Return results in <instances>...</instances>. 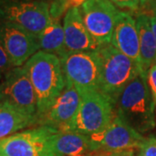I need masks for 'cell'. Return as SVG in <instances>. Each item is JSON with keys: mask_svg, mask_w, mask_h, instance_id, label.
Masks as SVG:
<instances>
[{"mask_svg": "<svg viewBox=\"0 0 156 156\" xmlns=\"http://www.w3.org/2000/svg\"><path fill=\"white\" fill-rule=\"evenodd\" d=\"M138 156H156V138L147 137L145 138L143 142L139 147Z\"/></svg>", "mask_w": 156, "mask_h": 156, "instance_id": "cell-20", "label": "cell"}, {"mask_svg": "<svg viewBox=\"0 0 156 156\" xmlns=\"http://www.w3.org/2000/svg\"><path fill=\"white\" fill-rule=\"evenodd\" d=\"M74 8L71 0H53L50 4V15L51 20L59 21L60 17L67 11Z\"/></svg>", "mask_w": 156, "mask_h": 156, "instance_id": "cell-19", "label": "cell"}, {"mask_svg": "<svg viewBox=\"0 0 156 156\" xmlns=\"http://www.w3.org/2000/svg\"><path fill=\"white\" fill-rule=\"evenodd\" d=\"M0 20L39 37L51 22L50 4L39 0H0Z\"/></svg>", "mask_w": 156, "mask_h": 156, "instance_id": "cell-5", "label": "cell"}, {"mask_svg": "<svg viewBox=\"0 0 156 156\" xmlns=\"http://www.w3.org/2000/svg\"><path fill=\"white\" fill-rule=\"evenodd\" d=\"M63 75L80 95L90 90H99L101 61L97 51L67 52L61 57Z\"/></svg>", "mask_w": 156, "mask_h": 156, "instance_id": "cell-6", "label": "cell"}, {"mask_svg": "<svg viewBox=\"0 0 156 156\" xmlns=\"http://www.w3.org/2000/svg\"><path fill=\"white\" fill-rule=\"evenodd\" d=\"M40 50L58 57L67 53L63 27L60 21L51 20L38 37Z\"/></svg>", "mask_w": 156, "mask_h": 156, "instance_id": "cell-18", "label": "cell"}, {"mask_svg": "<svg viewBox=\"0 0 156 156\" xmlns=\"http://www.w3.org/2000/svg\"><path fill=\"white\" fill-rule=\"evenodd\" d=\"M1 92L3 102H8L27 115L37 117V95L24 66L11 68L4 75Z\"/></svg>", "mask_w": 156, "mask_h": 156, "instance_id": "cell-8", "label": "cell"}, {"mask_svg": "<svg viewBox=\"0 0 156 156\" xmlns=\"http://www.w3.org/2000/svg\"><path fill=\"white\" fill-rule=\"evenodd\" d=\"M112 3L121 8H128L131 10H137L144 6L149 0H110Z\"/></svg>", "mask_w": 156, "mask_h": 156, "instance_id": "cell-21", "label": "cell"}, {"mask_svg": "<svg viewBox=\"0 0 156 156\" xmlns=\"http://www.w3.org/2000/svg\"><path fill=\"white\" fill-rule=\"evenodd\" d=\"M36 124H38L37 116L27 115L5 101L0 104V140Z\"/></svg>", "mask_w": 156, "mask_h": 156, "instance_id": "cell-16", "label": "cell"}, {"mask_svg": "<svg viewBox=\"0 0 156 156\" xmlns=\"http://www.w3.org/2000/svg\"><path fill=\"white\" fill-rule=\"evenodd\" d=\"M147 79L148 87L150 89L151 93L156 104V63L149 69L147 72Z\"/></svg>", "mask_w": 156, "mask_h": 156, "instance_id": "cell-23", "label": "cell"}, {"mask_svg": "<svg viewBox=\"0 0 156 156\" xmlns=\"http://www.w3.org/2000/svg\"><path fill=\"white\" fill-rule=\"evenodd\" d=\"M39 1H44V2H47V3H49V2H48L49 0H39ZM52 1H53V0H52Z\"/></svg>", "mask_w": 156, "mask_h": 156, "instance_id": "cell-28", "label": "cell"}, {"mask_svg": "<svg viewBox=\"0 0 156 156\" xmlns=\"http://www.w3.org/2000/svg\"><path fill=\"white\" fill-rule=\"evenodd\" d=\"M136 26L139 34L140 65L143 73L147 74L149 69L156 63V42L152 31L150 17L139 14L136 17Z\"/></svg>", "mask_w": 156, "mask_h": 156, "instance_id": "cell-17", "label": "cell"}, {"mask_svg": "<svg viewBox=\"0 0 156 156\" xmlns=\"http://www.w3.org/2000/svg\"><path fill=\"white\" fill-rule=\"evenodd\" d=\"M55 131V128L39 125L1 139L0 156H56L50 145Z\"/></svg>", "mask_w": 156, "mask_h": 156, "instance_id": "cell-7", "label": "cell"}, {"mask_svg": "<svg viewBox=\"0 0 156 156\" xmlns=\"http://www.w3.org/2000/svg\"><path fill=\"white\" fill-rule=\"evenodd\" d=\"M101 61L100 90L115 105L122 90L130 82L143 73L139 62L112 44L103 45L97 51Z\"/></svg>", "mask_w": 156, "mask_h": 156, "instance_id": "cell-3", "label": "cell"}, {"mask_svg": "<svg viewBox=\"0 0 156 156\" xmlns=\"http://www.w3.org/2000/svg\"><path fill=\"white\" fill-rule=\"evenodd\" d=\"M151 5L153 6V8H154V10L156 9V0H153V1H151Z\"/></svg>", "mask_w": 156, "mask_h": 156, "instance_id": "cell-27", "label": "cell"}, {"mask_svg": "<svg viewBox=\"0 0 156 156\" xmlns=\"http://www.w3.org/2000/svg\"><path fill=\"white\" fill-rule=\"evenodd\" d=\"M63 30L67 52L98 51L103 46L89 33L78 7L69 9L65 14Z\"/></svg>", "mask_w": 156, "mask_h": 156, "instance_id": "cell-12", "label": "cell"}, {"mask_svg": "<svg viewBox=\"0 0 156 156\" xmlns=\"http://www.w3.org/2000/svg\"><path fill=\"white\" fill-rule=\"evenodd\" d=\"M89 137L94 152L103 151L108 154L139 148L145 140L142 134L131 128L117 114L106 128Z\"/></svg>", "mask_w": 156, "mask_h": 156, "instance_id": "cell-10", "label": "cell"}, {"mask_svg": "<svg viewBox=\"0 0 156 156\" xmlns=\"http://www.w3.org/2000/svg\"><path fill=\"white\" fill-rule=\"evenodd\" d=\"M37 99V118L43 117L66 86L60 58L39 50L23 65Z\"/></svg>", "mask_w": 156, "mask_h": 156, "instance_id": "cell-1", "label": "cell"}, {"mask_svg": "<svg viewBox=\"0 0 156 156\" xmlns=\"http://www.w3.org/2000/svg\"><path fill=\"white\" fill-rule=\"evenodd\" d=\"M150 23H151V28H152V31L154 34V37L155 39L156 42V16L153 15L150 17Z\"/></svg>", "mask_w": 156, "mask_h": 156, "instance_id": "cell-25", "label": "cell"}, {"mask_svg": "<svg viewBox=\"0 0 156 156\" xmlns=\"http://www.w3.org/2000/svg\"><path fill=\"white\" fill-rule=\"evenodd\" d=\"M110 44L140 64L139 34L136 20L128 12H120Z\"/></svg>", "mask_w": 156, "mask_h": 156, "instance_id": "cell-14", "label": "cell"}, {"mask_svg": "<svg viewBox=\"0 0 156 156\" xmlns=\"http://www.w3.org/2000/svg\"><path fill=\"white\" fill-rule=\"evenodd\" d=\"M50 145L56 156H91L95 153L89 135L73 131H55L50 137Z\"/></svg>", "mask_w": 156, "mask_h": 156, "instance_id": "cell-15", "label": "cell"}, {"mask_svg": "<svg viewBox=\"0 0 156 156\" xmlns=\"http://www.w3.org/2000/svg\"><path fill=\"white\" fill-rule=\"evenodd\" d=\"M108 156H134V154L133 149H129V150H123L119 151V152L109 153Z\"/></svg>", "mask_w": 156, "mask_h": 156, "instance_id": "cell-24", "label": "cell"}, {"mask_svg": "<svg viewBox=\"0 0 156 156\" xmlns=\"http://www.w3.org/2000/svg\"><path fill=\"white\" fill-rule=\"evenodd\" d=\"M154 15H155L156 16V9H154Z\"/></svg>", "mask_w": 156, "mask_h": 156, "instance_id": "cell-29", "label": "cell"}, {"mask_svg": "<svg viewBox=\"0 0 156 156\" xmlns=\"http://www.w3.org/2000/svg\"><path fill=\"white\" fill-rule=\"evenodd\" d=\"M147 74L140 73L126 86L115 105L117 115L140 134L155 128V101L147 84Z\"/></svg>", "mask_w": 156, "mask_h": 156, "instance_id": "cell-2", "label": "cell"}, {"mask_svg": "<svg viewBox=\"0 0 156 156\" xmlns=\"http://www.w3.org/2000/svg\"><path fill=\"white\" fill-rule=\"evenodd\" d=\"M11 68H13V65L0 39V75L4 76Z\"/></svg>", "mask_w": 156, "mask_h": 156, "instance_id": "cell-22", "label": "cell"}, {"mask_svg": "<svg viewBox=\"0 0 156 156\" xmlns=\"http://www.w3.org/2000/svg\"><path fill=\"white\" fill-rule=\"evenodd\" d=\"M80 102L81 95L77 90L66 83L62 93L44 115L39 119L38 124L56 130H64L76 115Z\"/></svg>", "mask_w": 156, "mask_h": 156, "instance_id": "cell-13", "label": "cell"}, {"mask_svg": "<svg viewBox=\"0 0 156 156\" xmlns=\"http://www.w3.org/2000/svg\"><path fill=\"white\" fill-rule=\"evenodd\" d=\"M79 8L92 37L101 45L110 44L121 11L110 0H85Z\"/></svg>", "mask_w": 156, "mask_h": 156, "instance_id": "cell-9", "label": "cell"}, {"mask_svg": "<svg viewBox=\"0 0 156 156\" xmlns=\"http://www.w3.org/2000/svg\"><path fill=\"white\" fill-rule=\"evenodd\" d=\"M0 39L13 67L23 66L40 50L38 37L11 23L0 21Z\"/></svg>", "mask_w": 156, "mask_h": 156, "instance_id": "cell-11", "label": "cell"}, {"mask_svg": "<svg viewBox=\"0 0 156 156\" xmlns=\"http://www.w3.org/2000/svg\"><path fill=\"white\" fill-rule=\"evenodd\" d=\"M151 1H153V0H149V2H151Z\"/></svg>", "mask_w": 156, "mask_h": 156, "instance_id": "cell-31", "label": "cell"}, {"mask_svg": "<svg viewBox=\"0 0 156 156\" xmlns=\"http://www.w3.org/2000/svg\"><path fill=\"white\" fill-rule=\"evenodd\" d=\"M81 95L76 115L64 130L85 135L97 134L106 128L114 119V103L100 90H90Z\"/></svg>", "mask_w": 156, "mask_h": 156, "instance_id": "cell-4", "label": "cell"}, {"mask_svg": "<svg viewBox=\"0 0 156 156\" xmlns=\"http://www.w3.org/2000/svg\"><path fill=\"white\" fill-rule=\"evenodd\" d=\"M91 156H104V155H91Z\"/></svg>", "mask_w": 156, "mask_h": 156, "instance_id": "cell-30", "label": "cell"}, {"mask_svg": "<svg viewBox=\"0 0 156 156\" xmlns=\"http://www.w3.org/2000/svg\"><path fill=\"white\" fill-rule=\"evenodd\" d=\"M4 76L0 75V104L3 102V96H2V92H1V85H2V81H3Z\"/></svg>", "mask_w": 156, "mask_h": 156, "instance_id": "cell-26", "label": "cell"}]
</instances>
